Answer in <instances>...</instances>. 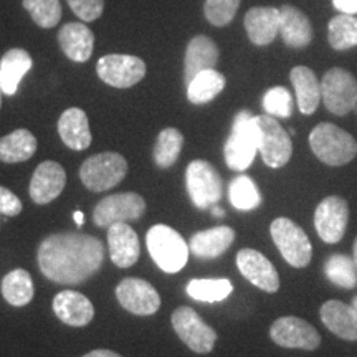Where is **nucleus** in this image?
Instances as JSON below:
<instances>
[{
    "label": "nucleus",
    "mask_w": 357,
    "mask_h": 357,
    "mask_svg": "<svg viewBox=\"0 0 357 357\" xmlns=\"http://www.w3.org/2000/svg\"><path fill=\"white\" fill-rule=\"evenodd\" d=\"M128 160L118 153H101L88 158L79 167L83 185L93 192L113 189L126 177Z\"/></svg>",
    "instance_id": "obj_5"
},
{
    "label": "nucleus",
    "mask_w": 357,
    "mask_h": 357,
    "mask_svg": "<svg viewBox=\"0 0 357 357\" xmlns=\"http://www.w3.org/2000/svg\"><path fill=\"white\" fill-rule=\"evenodd\" d=\"M189 197L200 211L211 208L222 199V178L217 169L207 160H192L185 171Z\"/></svg>",
    "instance_id": "obj_7"
},
{
    "label": "nucleus",
    "mask_w": 357,
    "mask_h": 357,
    "mask_svg": "<svg viewBox=\"0 0 357 357\" xmlns=\"http://www.w3.org/2000/svg\"><path fill=\"white\" fill-rule=\"evenodd\" d=\"M324 273L336 287L352 289L357 287V266L354 258L336 253L326 261Z\"/></svg>",
    "instance_id": "obj_36"
},
{
    "label": "nucleus",
    "mask_w": 357,
    "mask_h": 357,
    "mask_svg": "<svg viewBox=\"0 0 357 357\" xmlns=\"http://www.w3.org/2000/svg\"><path fill=\"white\" fill-rule=\"evenodd\" d=\"M66 185V172L55 160H45L35 169L30 181V197L35 204L45 205L55 200Z\"/></svg>",
    "instance_id": "obj_17"
},
{
    "label": "nucleus",
    "mask_w": 357,
    "mask_h": 357,
    "mask_svg": "<svg viewBox=\"0 0 357 357\" xmlns=\"http://www.w3.org/2000/svg\"><path fill=\"white\" fill-rule=\"evenodd\" d=\"M260 131V151L263 162L271 169L287 166L293 154V142L289 134L281 128L273 116H255Z\"/></svg>",
    "instance_id": "obj_9"
},
{
    "label": "nucleus",
    "mask_w": 357,
    "mask_h": 357,
    "mask_svg": "<svg viewBox=\"0 0 357 357\" xmlns=\"http://www.w3.org/2000/svg\"><path fill=\"white\" fill-rule=\"evenodd\" d=\"M280 35L291 48H305L312 40L311 22L301 10L293 6L280 8Z\"/></svg>",
    "instance_id": "obj_24"
},
{
    "label": "nucleus",
    "mask_w": 357,
    "mask_h": 357,
    "mask_svg": "<svg viewBox=\"0 0 357 357\" xmlns=\"http://www.w3.org/2000/svg\"><path fill=\"white\" fill-rule=\"evenodd\" d=\"M212 208V213L215 217H223L225 215V211H223L222 207H218V205H213V207H211Z\"/></svg>",
    "instance_id": "obj_45"
},
{
    "label": "nucleus",
    "mask_w": 357,
    "mask_h": 357,
    "mask_svg": "<svg viewBox=\"0 0 357 357\" xmlns=\"http://www.w3.org/2000/svg\"><path fill=\"white\" fill-rule=\"evenodd\" d=\"M225 77L217 70H205L187 84V98L192 105H205L217 98L225 88Z\"/></svg>",
    "instance_id": "obj_31"
},
{
    "label": "nucleus",
    "mask_w": 357,
    "mask_h": 357,
    "mask_svg": "<svg viewBox=\"0 0 357 357\" xmlns=\"http://www.w3.org/2000/svg\"><path fill=\"white\" fill-rule=\"evenodd\" d=\"M184 146V136L176 128H166L159 132L154 146V162L160 169H167L177 162Z\"/></svg>",
    "instance_id": "obj_33"
},
{
    "label": "nucleus",
    "mask_w": 357,
    "mask_h": 357,
    "mask_svg": "<svg viewBox=\"0 0 357 357\" xmlns=\"http://www.w3.org/2000/svg\"><path fill=\"white\" fill-rule=\"evenodd\" d=\"M230 202L236 211H255L261 204V194L255 182L248 176H236L229 187Z\"/></svg>",
    "instance_id": "obj_35"
},
{
    "label": "nucleus",
    "mask_w": 357,
    "mask_h": 357,
    "mask_svg": "<svg viewBox=\"0 0 357 357\" xmlns=\"http://www.w3.org/2000/svg\"><path fill=\"white\" fill-rule=\"evenodd\" d=\"M37 151V139L29 129L15 131L0 137V160L7 164H17L29 160Z\"/></svg>",
    "instance_id": "obj_29"
},
{
    "label": "nucleus",
    "mask_w": 357,
    "mask_h": 357,
    "mask_svg": "<svg viewBox=\"0 0 357 357\" xmlns=\"http://www.w3.org/2000/svg\"><path fill=\"white\" fill-rule=\"evenodd\" d=\"M243 22L250 42L265 47L280 33V8L253 7L247 12Z\"/></svg>",
    "instance_id": "obj_20"
},
{
    "label": "nucleus",
    "mask_w": 357,
    "mask_h": 357,
    "mask_svg": "<svg viewBox=\"0 0 357 357\" xmlns=\"http://www.w3.org/2000/svg\"><path fill=\"white\" fill-rule=\"evenodd\" d=\"M53 311L61 323L73 326V328H83L95 318L93 303L84 294L71 291V289L56 294L53 300Z\"/></svg>",
    "instance_id": "obj_18"
},
{
    "label": "nucleus",
    "mask_w": 357,
    "mask_h": 357,
    "mask_svg": "<svg viewBox=\"0 0 357 357\" xmlns=\"http://www.w3.org/2000/svg\"><path fill=\"white\" fill-rule=\"evenodd\" d=\"M174 331L181 341L197 354H208L217 342L215 329L211 328L200 316L189 306L177 307L171 318Z\"/></svg>",
    "instance_id": "obj_8"
},
{
    "label": "nucleus",
    "mask_w": 357,
    "mask_h": 357,
    "mask_svg": "<svg viewBox=\"0 0 357 357\" xmlns=\"http://www.w3.org/2000/svg\"><path fill=\"white\" fill-rule=\"evenodd\" d=\"M349 222V205L344 199L326 197L321 200L314 212V227L321 240L326 243L341 242Z\"/></svg>",
    "instance_id": "obj_14"
},
{
    "label": "nucleus",
    "mask_w": 357,
    "mask_h": 357,
    "mask_svg": "<svg viewBox=\"0 0 357 357\" xmlns=\"http://www.w3.org/2000/svg\"><path fill=\"white\" fill-rule=\"evenodd\" d=\"M146 243L151 258L166 273H177L189 260V245L178 231L167 225L151 227L146 235Z\"/></svg>",
    "instance_id": "obj_4"
},
{
    "label": "nucleus",
    "mask_w": 357,
    "mask_h": 357,
    "mask_svg": "<svg viewBox=\"0 0 357 357\" xmlns=\"http://www.w3.org/2000/svg\"><path fill=\"white\" fill-rule=\"evenodd\" d=\"M329 45L337 52L357 47V17L339 13L328 25Z\"/></svg>",
    "instance_id": "obj_32"
},
{
    "label": "nucleus",
    "mask_w": 357,
    "mask_h": 357,
    "mask_svg": "<svg viewBox=\"0 0 357 357\" xmlns=\"http://www.w3.org/2000/svg\"><path fill=\"white\" fill-rule=\"evenodd\" d=\"M116 298L124 310L136 316H151L160 307L159 293L141 278H124L116 288Z\"/></svg>",
    "instance_id": "obj_15"
},
{
    "label": "nucleus",
    "mask_w": 357,
    "mask_h": 357,
    "mask_svg": "<svg viewBox=\"0 0 357 357\" xmlns=\"http://www.w3.org/2000/svg\"><path fill=\"white\" fill-rule=\"evenodd\" d=\"M271 238L280 250L281 257L294 268H305L310 265L312 247L310 238L300 225L287 217L273 220L270 227Z\"/></svg>",
    "instance_id": "obj_6"
},
{
    "label": "nucleus",
    "mask_w": 357,
    "mask_h": 357,
    "mask_svg": "<svg viewBox=\"0 0 357 357\" xmlns=\"http://www.w3.org/2000/svg\"><path fill=\"white\" fill-rule=\"evenodd\" d=\"M270 337L287 349L314 351L321 346V334L314 326L296 316H283L271 324Z\"/></svg>",
    "instance_id": "obj_12"
},
{
    "label": "nucleus",
    "mask_w": 357,
    "mask_h": 357,
    "mask_svg": "<svg viewBox=\"0 0 357 357\" xmlns=\"http://www.w3.org/2000/svg\"><path fill=\"white\" fill-rule=\"evenodd\" d=\"M102 82L114 88H131L146 77V63L134 55H105L96 65Z\"/></svg>",
    "instance_id": "obj_13"
},
{
    "label": "nucleus",
    "mask_w": 357,
    "mask_h": 357,
    "mask_svg": "<svg viewBox=\"0 0 357 357\" xmlns=\"http://www.w3.org/2000/svg\"><path fill=\"white\" fill-rule=\"evenodd\" d=\"M187 294L192 300L202 303H218L227 300L234 291V287L225 278L212 280H192L187 284Z\"/></svg>",
    "instance_id": "obj_34"
},
{
    "label": "nucleus",
    "mask_w": 357,
    "mask_h": 357,
    "mask_svg": "<svg viewBox=\"0 0 357 357\" xmlns=\"http://www.w3.org/2000/svg\"><path fill=\"white\" fill-rule=\"evenodd\" d=\"M263 108L273 118H289L293 114V96L287 88L275 86L263 96Z\"/></svg>",
    "instance_id": "obj_38"
},
{
    "label": "nucleus",
    "mask_w": 357,
    "mask_h": 357,
    "mask_svg": "<svg viewBox=\"0 0 357 357\" xmlns=\"http://www.w3.org/2000/svg\"><path fill=\"white\" fill-rule=\"evenodd\" d=\"M312 154L328 166H346L357 155V141L336 124L321 123L310 134Z\"/></svg>",
    "instance_id": "obj_3"
},
{
    "label": "nucleus",
    "mask_w": 357,
    "mask_h": 357,
    "mask_svg": "<svg viewBox=\"0 0 357 357\" xmlns=\"http://www.w3.org/2000/svg\"><path fill=\"white\" fill-rule=\"evenodd\" d=\"M73 218H75V222H77V225L78 227H82L83 225V222H84V217H83V212H79V211H77L73 213Z\"/></svg>",
    "instance_id": "obj_44"
},
{
    "label": "nucleus",
    "mask_w": 357,
    "mask_h": 357,
    "mask_svg": "<svg viewBox=\"0 0 357 357\" xmlns=\"http://www.w3.org/2000/svg\"><path fill=\"white\" fill-rule=\"evenodd\" d=\"M146 212V200L136 192L108 195L93 211V222L101 229H109L114 223L137 220Z\"/></svg>",
    "instance_id": "obj_11"
},
{
    "label": "nucleus",
    "mask_w": 357,
    "mask_h": 357,
    "mask_svg": "<svg viewBox=\"0 0 357 357\" xmlns=\"http://www.w3.org/2000/svg\"><path fill=\"white\" fill-rule=\"evenodd\" d=\"M2 95H3V89L0 86V106H2Z\"/></svg>",
    "instance_id": "obj_48"
},
{
    "label": "nucleus",
    "mask_w": 357,
    "mask_h": 357,
    "mask_svg": "<svg viewBox=\"0 0 357 357\" xmlns=\"http://www.w3.org/2000/svg\"><path fill=\"white\" fill-rule=\"evenodd\" d=\"M108 247L111 261L119 268H129L141 253L139 238L128 223H114L108 229Z\"/></svg>",
    "instance_id": "obj_19"
},
{
    "label": "nucleus",
    "mask_w": 357,
    "mask_h": 357,
    "mask_svg": "<svg viewBox=\"0 0 357 357\" xmlns=\"http://www.w3.org/2000/svg\"><path fill=\"white\" fill-rule=\"evenodd\" d=\"M321 321L337 337L346 341H357V311L354 306L331 300L326 301L319 310Z\"/></svg>",
    "instance_id": "obj_22"
},
{
    "label": "nucleus",
    "mask_w": 357,
    "mask_h": 357,
    "mask_svg": "<svg viewBox=\"0 0 357 357\" xmlns=\"http://www.w3.org/2000/svg\"><path fill=\"white\" fill-rule=\"evenodd\" d=\"M58 43L70 60L77 61V63H84L93 55L95 35L84 24L70 22V24L61 26L60 33H58Z\"/></svg>",
    "instance_id": "obj_23"
},
{
    "label": "nucleus",
    "mask_w": 357,
    "mask_h": 357,
    "mask_svg": "<svg viewBox=\"0 0 357 357\" xmlns=\"http://www.w3.org/2000/svg\"><path fill=\"white\" fill-rule=\"evenodd\" d=\"M260 147V131L255 116L250 111H240L235 116L229 139L223 147L225 162L231 171L243 172L252 166Z\"/></svg>",
    "instance_id": "obj_2"
},
{
    "label": "nucleus",
    "mask_w": 357,
    "mask_h": 357,
    "mask_svg": "<svg viewBox=\"0 0 357 357\" xmlns=\"http://www.w3.org/2000/svg\"><path fill=\"white\" fill-rule=\"evenodd\" d=\"M22 6L42 29H53L61 20L60 0H24Z\"/></svg>",
    "instance_id": "obj_37"
},
{
    "label": "nucleus",
    "mask_w": 357,
    "mask_h": 357,
    "mask_svg": "<svg viewBox=\"0 0 357 357\" xmlns=\"http://www.w3.org/2000/svg\"><path fill=\"white\" fill-rule=\"evenodd\" d=\"M82 357H123V356L109 349H96V351L88 352V354H84Z\"/></svg>",
    "instance_id": "obj_43"
},
{
    "label": "nucleus",
    "mask_w": 357,
    "mask_h": 357,
    "mask_svg": "<svg viewBox=\"0 0 357 357\" xmlns=\"http://www.w3.org/2000/svg\"><path fill=\"white\" fill-rule=\"evenodd\" d=\"M235 240V231L230 227H213L192 235L189 248L199 258H217L230 248Z\"/></svg>",
    "instance_id": "obj_26"
},
{
    "label": "nucleus",
    "mask_w": 357,
    "mask_h": 357,
    "mask_svg": "<svg viewBox=\"0 0 357 357\" xmlns=\"http://www.w3.org/2000/svg\"><path fill=\"white\" fill-rule=\"evenodd\" d=\"M333 6L341 13H349V15L357 13V0H333Z\"/></svg>",
    "instance_id": "obj_42"
},
{
    "label": "nucleus",
    "mask_w": 357,
    "mask_h": 357,
    "mask_svg": "<svg viewBox=\"0 0 357 357\" xmlns=\"http://www.w3.org/2000/svg\"><path fill=\"white\" fill-rule=\"evenodd\" d=\"M354 109H356V114H357V101H356V108Z\"/></svg>",
    "instance_id": "obj_49"
},
{
    "label": "nucleus",
    "mask_w": 357,
    "mask_h": 357,
    "mask_svg": "<svg viewBox=\"0 0 357 357\" xmlns=\"http://www.w3.org/2000/svg\"><path fill=\"white\" fill-rule=\"evenodd\" d=\"M58 134L70 149L83 151L91 144L88 116L79 108H68L58 119Z\"/></svg>",
    "instance_id": "obj_25"
},
{
    "label": "nucleus",
    "mask_w": 357,
    "mask_h": 357,
    "mask_svg": "<svg viewBox=\"0 0 357 357\" xmlns=\"http://www.w3.org/2000/svg\"><path fill=\"white\" fill-rule=\"evenodd\" d=\"M236 266L240 273L247 278L250 283L266 293H276L280 289V276L263 253L252 248H243L236 253Z\"/></svg>",
    "instance_id": "obj_16"
},
{
    "label": "nucleus",
    "mask_w": 357,
    "mask_h": 357,
    "mask_svg": "<svg viewBox=\"0 0 357 357\" xmlns=\"http://www.w3.org/2000/svg\"><path fill=\"white\" fill-rule=\"evenodd\" d=\"M68 6L83 22H93L101 17L105 0H68Z\"/></svg>",
    "instance_id": "obj_40"
},
{
    "label": "nucleus",
    "mask_w": 357,
    "mask_h": 357,
    "mask_svg": "<svg viewBox=\"0 0 357 357\" xmlns=\"http://www.w3.org/2000/svg\"><path fill=\"white\" fill-rule=\"evenodd\" d=\"M218 63V47L205 35H197L187 45L184 60L185 84L205 70H215Z\"/></svg>",
    "instance_id": "obj_21"
},
{
    "label": "nucleus",
    "mask_w": 357,
    "mask_h": 357,
    "mask_svg": "<svg viewBox=\"0 0 357 357\" xmlns=\"http://www.w3.org/2000/svg\"><path fill=\"white\" fill-rule=\"evenodd\" d=\"M324 106L336 116H346L356 108L357 79L344 68H331L321 79Z\"/></svg>",
    "instance_id": "obj_10"
},
{
    "label": "nucleus",
    "mask_w": 357,
    "mask_h": 357,
    "mask_svg": "<svg viewBox=\"0 0 357 357\" xmlns=\"http://www.w3.org/2000/svg\"><path fill=\"white\" fill-rule=\"evenodd\" d=\"M33 60L29 52L22 48H12L0 60V86L3 95L13 96L19 89L22 78L32 68Z\"/></svg>",
    "instance_id": "obj_28"
},
{
    "label": "nucleus",
    "mask_w": 357,
    "mask_h": 357,
    "mask_svg": "<svg viewBox=\"0 0 357 357\" xmlns=\"http://www.w3.org/2000/svg\"><path fill=\"white\" fill-rule=\"evenodd\" d=\"M105 248L96 236L84 234H55L38 247L40 271L53 283L78 284L100 270Z\"/></svg>",
    "instance_id": "obj_1"
},
{
    "label": "nucleus",
    "mask_w": 357,
    "mask_h": 357,
    "mask_svg": "<svg viewBox=\"0 0 357 357\" xmlns=\"http://www.w3.org/2000/svg\"><path fill=\"white\" fill-rule=\"evenodd\" d=\"M0 291H2L3 300L8 305L17 307L29 305L33 300L35 294L32 276H30L29 271L22 270V268L12 270L10 273L3 276L2 284H0Z\"/></svg>",
    "instance_id": "obj_30"
},
{
    "label": "nucleus",
    "mask_w": 357,
    "mask_h": 357,
    "mask_svg": "<svg viewBox=\"0 0 357 357\" xmlns=\"http://www.w3.org/2000/svg\"><path fill=\"white\" fill-rule=\"evenodd\" d=\"M22 212V202L20 199L8 190L7 187L0 185V215L15 217Z\"/></svg>",
    "instance_id": "obj_41"
},
{
    "label": "nucleus",
    "mask_w": 357,
    "mask_h": 357,
    "mask_svg": "<svg viewBox=\"0 0 357 357\" xmlns=\"http://www.w3.org/2000/svg\"><path fill=\"white\" fill-rule=\"evenodd\" d=\"M354 261H356V266H357V238L354 242Z\"/></svg>",
    "instance_id": "obj_46"
},
{
    "label": "nucleus",
    "mask_w": 357,
    "mask_h": 357,
    "mask_svg": "<svg viewBox=\"0 0 357 357\" xmlns=\"http://www.w3.org/2000/svg\"><path fill=\"white\" fill-rule=\"evenodd\" d=\"M238 7L240 0H205V19L215 26H225L234 20Z\"/></svg>",
    "instance_id": "obj_39"
},
{
    "label": "nucleus",
    "mask_w": 357,
    "mask_h": 357,
    "mask_svg": "<svg viewBox=\"0 0 357 357\" xmlns=\"http://www.w3.org/2000/svg\"><path fill=\"white\" fill-rule=\"evenodd\" d=\"M294 93H296L298 108L303 114H312L318 109L321 100V82L316 78L314 71L307 66H294L289 73Z\"/></svg>",
    "instance_id": "obj_27"
},
{
    "label": "nucleus",
    "mask_w": 357,
    "mask_h": 357,
    "mask_svg": "<svg viewBox=\"0 0 357 357\" xmlns=\"http://www.w3.org/2000/svg\"><path fill=\"white\" fill-rule=\"evenodd\" d=\"M352 306H354L356 311H357V296H354V300H352Z\"/></svg>",
    "instance_id": "obj_47"
}]
</instances>
